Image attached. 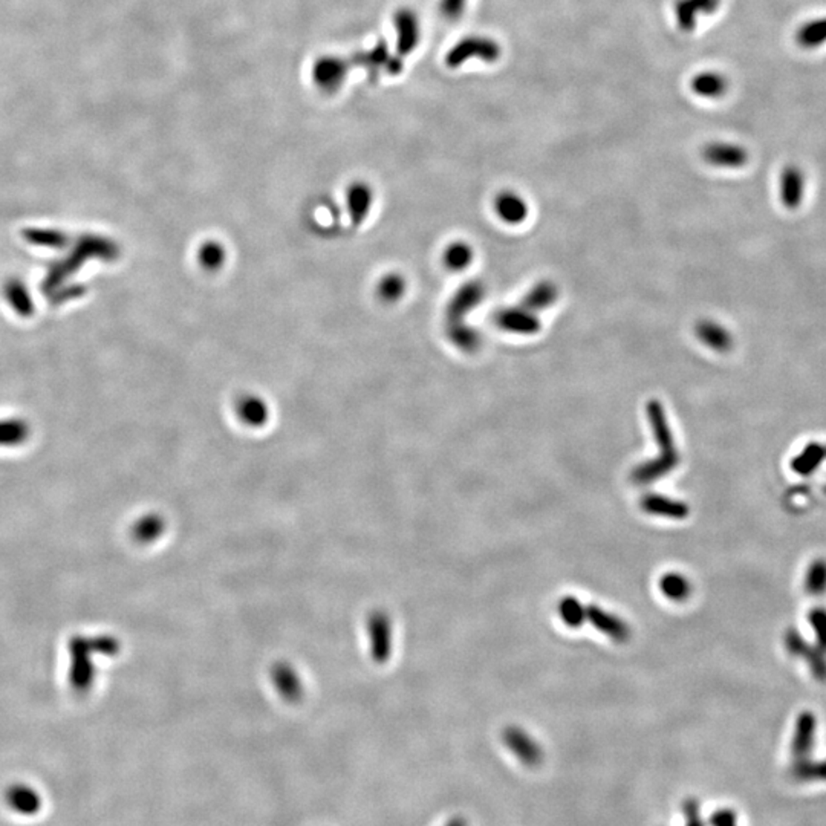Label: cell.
Returning <instances> with one entry per match:
<instances>
[{
    "label": "cell",
    "mask_w": 826,
    "mask_h": 826,
    "mask_svg": "<svg viewBox=\"0 0 826 826\" xmlns=\"http://www.w3.org/2000/svg\"><path fill=\"white\" fill-rule=\"evenodd\" d=\"M70 682L71 688L77 693H88L94 688L96 667L94 663L96 655H115L118 652V641L109 635L102 637H85L74 635L70 646Z\"/></svg>",
    "instance_id": "obj_1"
},
{
    "label": "cell",
    "mask_w": 826,
    "mask_h": 826,
    "mask_svg": "<svg viewBox=\"0 0 826 826\" xmlns=\"http://www.w3.org/2000/svg\"><path fill=\"white\" fill-rule=\"evenodd\" d=\"M647 416L651 421L654 435H655L656 444L660 447V455L656 458L647 461L645 464L638 465L632 471V480L646 486L652 484L655 480H661L666 476L669 471L677 467L680 463V455H678L675 439L672 435L671 427L667 422L666 412L658 401H651L647 405Z\"/></svg>",
    "instance_id": "obj_2"
},
{
    "label": "cell",
    "mask_w": 826,
    "mask_h": 826,
    "mask_svg": "<svg viewBox=\"0 0 826 826\" xmlns=\"http://www.w3.org/2000/svg\"><path fill=\"white\" fill-rule=\"evenodd\" d=\"M473 57L484 60L487 63H495L496 60L501 57V46L493 38H484V36H469L450 49V53L446 57V63L450 68H459L461 64H464L467 60L473 59Z\"/></svg>",
    "instance_id": "obj_3"
},
{
    "label": "cell",
    "mask_w": 826,
    "mask_h": 826,
    "mask_svg": "<svg viewBox=\"0 0 826 826\" xmlns=\"http://www.w3.org/2000/svg\"><path fill=\"white\" fill-rule=\"evenodd\" d=\"M495 323L499 330L514 336H534L540 332L542 323L538 314L523 305L502 308L495 314Z\"/></svg>",
    "instance_id": "obj_4"
},
{
    "label": "cell",
    "mask_w": 826,
    "mask_h": 826,
    "mask_svg": "<svg viewBox=\"0 0 826 826\" xmlns=\"http://www.w3.org/2000/svg\"><path fill=\"white\" fill-rule=\"evenodd\" d=\"M703 158L718 169H741L748 163V150L735 143L713 141L704 146Z\"/></svg>",
    "instance_id": "obj_5"
},
{
    "label": "cell",
    "mask_w": 826,
    "mask_h": 826,
    "mask_svg": "<svg viewBox=\"0 0 826 826\" xmlns=\"http://www.w3.org/2000/svg\"><path fill=\"white\" fill-rule=\"evenodd\" d=\"M486 297V285L480 280H471L455 294L454 299L448 305V321L450 325L464 323V315L480 306Z\"/></svg>",
    "instance_id": "obj_6"
},
{
    "label": "cell",
    "mask_w": 826,
    "mask_h": 826,
    "mask_svg": "<svg viewBox=\"0 0 826 826\" xmlns=\"http://www.w3.org/2000/svg\"><path fill=\"white\" fill-rule=\"evenodd\" d=\"M5 804L13 813L19 816L34 817L42 811V795L31 785L13 784L5 789Z\"/></svg>",
    "instance_id": "obj_7"
},
{
    "label": "cell",
    "mask_w": 826,
    "mask_h": 826,
    "mask_svg": "<svg viewBox=\"0 0 826 826\" xmlns=\"http://www.w3.org/2000/svg\"><path fill=\"white\" fill-rule=\"evenodd\" d=\"M779 197L788 210H797L805 197V175L799 165H785L779 176Z\"/></svg>",
    "instance_id": "obj_8"
},
{
    "label": "cell",
    "mask_w": 826,
    "mask_h": 826,
    "mask_svg": "<svg viewBox=\"0 0 826 826\" xmlns=\"http://www.w3.org/2000/svg\"><path fill=\"white\" fill-rule=\"evenodd\" d=\"M504 741H505L506 747L510 748V752L516 755L517 759L528 765V767H536V765L542 763V759H544L542 748L522 729H519V727L506 729L505 733H504Z\"/></svg>",
    "instance_id": "obj_9"
},
{
    "label": "cell",
    "mask_w": 826,
    "mask_h": 826,
    "mask_svg": "<svg viewBox=\"0 0 826 826\" xmlns=\"http://www.w3.org/2000/svg\"><path fill=\"white\" fill-rule=\"evenodd\" d=\"M493 207L501 222L514 227L523 224L530 214L527 199L521 193L513 190H502L497 193L493 201Z\"/></svg>",
    "instance_id": "obj_10"
},
{
    "label": "cell",
    "mask_w": 826,
    "mask_h": 826,
    "mask_svg": "<svg viewBox=\"0 0 826 826\" xmlns=\"http://www.w3.org/2000/svg\"><path fill=\"white\" fill-rule=\"evenodd\" d=\"M695 336L701 341V345L720 354L730 352L735 346V338L730 330L713 319L699 321L695 325Z\"/></svg>",
    "instance_id": "obj_11"
},
{
    "label": "cell",
    "mask_w": 826,
    "mask_h": 826,
    "mask_svg": "<svg viewBox=\"0 0 826 826\" xmlns=\"http://www.w3.org/2000/svg\"><path fill=\"white\" fill-rule=\"evenodd\" d=\"M721 5V0H677L675 17L682 32H692L701 16H710Z\"/></svg>",
    "instance_id": "obj_12"
},
{
    "label": "cell",
    "mask_w": 826,
    "mask_h": 826,
    "mask_svg": "<svg viewBox=\"0 0 826 826\" xmlns=\"http://www.w3.org/2000/svg\"><path fill=\"white\" fill-rule=\"evenodd\" d=\"M587 620L591 622L596 630L608 635L611 640L617 641V643H624V641L630 640V626L624 623L620 617L613 615V613H609L605 609L598 608V606H589V608H587Z\"/></svg>",
    "instance_id": "obj_13"
},
{
    "label": "cell",
    "mask_w": 826,
    "mask_h": 826,
    "mask_svg": "<svg viewBox=\"0 0 826 826\" xmlns=\"http://www.w3.org/2000/svg\"><path fill=\"white\" fill-rule=\"evenodd\" d=\"M347 72V63L337 57H325L314 64V80L321 89L332 92L340 88Z\"/></svg>",
    "instance_id": "obj_14"
},
{
    "label": "cell",
    "mask_w": 826,
    "mask_h": 826,
    "mask_svg": "<svg viewBox=\"0 0 826 826\" xmlns=\"http://www.w3.org/2000/svg\"><path fill=\"white\" fill-rule=\"evenodd\" d=\"M398 31V53H412L420 40V21L411 10H400L395 16Z\"/></svg>",
    "instance_id": "obj_15"
},
{
    "label": "cell",
    "mask_w": 826,
    "mask_h": 826,
    "mask_svg": "<svg viewBox=\"0 0 826 826\" xmlns=\"http://www.w3.org/2000/svg\"><path fill=\"white\" fill-rule=\"evenodd\" d=\"M557 299H559L557 285L549 280H540L528 291L521 305L538 314V313L553 308Z\"/></svg>",
    "instance_id": "obj_16"
},
{
    "label": "cell",
    "mask_w": 826,
    "mask_h": 826,
    "mask_svg": "<svg viewBox=\"0 0 826 826\" xmlns=\"http://www.w3.org/2000/svg\"><path fill=\"white\" fill-rule=\"evenodd\" d=\"M690 88L697 96L704 98H720L729 91V80L716 71H704L693 77Z\"/></svg>",
    "instance_id": "obj_17"
},
{
    "label": "cell",
    "mask_w": 826,
    "mask_h": 826,
    "mask_svg": "<svg viewBox=\"0 0 826 826\" xmlns=\"http://www.w3.org/2000/svg\"><path fill=\"white\" fill-rule=\"evenodd\" d=\"M641 506L646 513L669 519H684L688 514V504L660 495L646 496Z\"/></svg>",
    "instance_id": "obj_18"
},
{
    "label": "cell",
    "mask_w": 826,
    "mask_h": 826,
    "mask_svg": "<svg viewBox=\"0 0 826 826\" xmlns=\"http://www.w3.org/2000/svg\"><path fill=\"white\" fill-rule=\"evenodd\" d=\"M357 64H362L366 70L375 74L381 68H386L390 74H398L403 70V63L396 59H389L388 48L383 42L379 43L372 51L369 53H360L357 55Z\"/></svg>",
    "instance_id": "obj_19"
},
{
    "label": "cell",
    "mask_w": 826,
    "mask_h": 826,
    "mask_svg": "<svg viewBox=\"0 0 826 826\" xmlns=\"http://www.w3.org/2000/svg\"><path fill=\"white\" fill-rule=\"evenodd\" d=\"M816 735V720L810 713L802 714L797 721V729L793 738V755L797 759H806V755L813 750Z\"/></svg>",
    "instance_id": "obj_20"
},
{
    "label": "cell",
    "mask_w": 826,
    "mask_h": 826,
    "mask_svg": "<svg viewBox=\"0 0 826 826\" xmlns=\"http://www.w3.org/2000/svg\"><path fill=\"white\" fill-rule=\"evenodd\" d=\"M796 42L804 49H816L826 43V17L808 21L796 32Z\"/></svg>",
    "instance_id": "obj_21"
},
{
    "label": "cell",
    "mask_w": 826,
    "mask_h": 826,
    "mask_svg": "<svg viewBox=\"0 0 826 826\" xmlns=\"http://www.w3.org/2000/svg\"><path fill=\"white\" fill-rule=\"evenodd\" d=\"M473 259H475L473 248L470 246V244L463 242V240L450 244L447 250L444 251V263L450 271H464L471 265Z\"/></svg>",
    "instance_id": "obj_22"
},
{
    "label": "cell",
    "mask_w": 826,
    "mask_h": 826,
    "mask_svg": "<svg viewBox=\"0 0 826 826\" xmlns=\"http://www.w3.org/2000/svg\"><path fill=\"white\" fill-rule=\"evenodd\" d=\"M825 458L826 450L823 446L819 443L806 444L804 450L793 459L791 467L800 475H810L822 464V461Z\"/></svg>",
    "instance_id": "obj_23"
},
{
    "label": "cell",
    "mask_w": 826,
    "mask_h": 826,
    "mask_svg": "<svg viewBox=\"0 0 826 826\" xmlns=\"http://www.w3.org/2000/svg\"><path fill=\"white\" fill-rule=\"evenodd\" d=\"M660 589L672 602H682L690 596L692 585L680 572H667L660 580Z\"/></svg>",
    "instance_id": "obj_24"
},
{
    "label": "cell",
    "mask_w": 826,
    "mask_h": 826,
    "mask_svg": "<svg viewBox=\"0 0 826 826\" xmlns=\"http://www.w3.org/2000/svg\"><path fill=\"white\" fill-rule=\"evenodd\" d=\"M560 619L570 628H580L587 620V608L576 597L562 598L557 606Z\"/></svg>",
    "instance_id": "obj_25"
},
{
    "label": "cell",
    "mask_w": 826,
    "mask_h": 826,
    "mask_svg": "<svg viewBox=\"0 0 826 826\" xmlns=\"http://www.w3.org/2000/svg\"><path fill=\"white\" fill-rule=\"evenodd\" d=\"M28 437V427L25 422L2 421L0 422V447H16L23 443Z\"/></svg>",
    "instance_id": "obj_26"
},
{
    "label": "cell",
    "mask_w": 826,
    "mask_h": 826,
    "mask_svg": "<svg viewBox=\"0 0 826 826\" xmlns=\"http://www.w3.org/2000/svg\"><path fill=\"white\" fill-rule=\"evenodd\" d=\"M163 527L164 525H163L161 517H143V519H139L138 522L135 523L134 538H137L138 542H143V544H150L152 540H155L158 536H161Z\"/></svg>",
    "instance_id": "obj_27"
},
{
    "label": "cell",
    "mask_w": 826,
    "mask_h": 826,
    "mask_svg": "<svg viewBox=\"0 0 826 826\" xmlns=\"http://www.w3.org/2000/svg\"><path fill=\"white\" fill-rule=\"evenodd\" d=\"M806 591L813 596H821L826 592V562L825 560H816L810 570L806 572L805 579Z\"/></svg>",
    "instance_id": "obj_28"
},
{
    "label": "cell",
    "mask_w": 826,
    "mask_h": 826,
    "mask_svg": "<svg viewBox=\"0 0 826 826\" xmlns=\"http://www.w3.org/2000/svg\"><path fill=\"white\" fill-rule=\"evenodd\" d=\"M793 774L799 780H825L826 763H810L808 759H800L793 767Z\"/></svg>",
    "instance_id": "obj_29"
},
{
    "label": "cell",
    "mask_w": 826,
    "mask_h": 826,
    "mask_svg": "<svg viewBox=\"0 0 826 826\" xmlns=\"http://www.w3.org/2000/svg\"><path fill=\"white\" fill-rule=\"evenodd\" d=\"M405 288V283L403 279L398 278V276H390L389 279H384L381 285H380V293L383 294V297H386V299L396 300L403 296Z\"/></svg>",
    "instance_id": "obj_30"
},
{
    "label": "cell",
    "mask_w": 826,
    "mask_h": 826,
    "mask_svg": "<svg viewBox=\"0 0 826 826\" xmlns=\"http://www.w3.org/2000/svg\"><path fill=\"white\" fill-rule=\"evenodd\" d=\"M240 415L246 418V421L259 422L265 416V405H262L259 400H244L240 405Z\"/></svg>",
    "instance_id": "obj_31"
},
{
    "label": "cell",
    "mask_w": 826,
    "mask_h": 826,
    "mask_svg": "<svg viewBox=\"0 0 826 826\" xmlns=\"http://www.w3.org/2000/svg\"><path fill=\"white\" fill-rule=\"evenodd\" d=\"M201 261L207 268H216L224 262V250L218 244H208L201 251Z\"/></svg>",
    "instance_id": "obj_32"
},
{
    "label": "cell",
    "mask_w": 826,
    "mask_h": 826,
    "mask_svg": "<svg viewBox=\"0 0 826 826\" xmlns=\"http://www.w3.org/2000/svg\"><path fill=\"white\" fill-rule=\"evenodd\" d=\"M467 0H441L439 11L447 21H458L464 13Z\"/></svg>",
    "instance_id": "obj_33"
},
{
    "label": "cell",
    "mask_w": 826,
    "mask_h": 826,
    "mask_svg": "<svg viewBox=\"0 0 826 826\" xmlns=\"http://www.w3.org/2000/svg\"><path fill=\"white\" fill-rule=\"evenodd\" d=\"M811 626L816 632L821 646L826 649V609H814L810 615Z\"/></svg>",
    "instance_id": "obj_34"
},
{
    "label": "cell",
    "mask_w": 826,
    "mask_h": 826,
    "mask_svg": "<svg viewBox=\"0 0 826 826\" xmlns=\"http://www.w3.org/2000/svg\"><path fill=\"white\" fill-rule=\"evenodd\" d=\"M712 826H736V814L730 810H721L714 813L712 821Z\"/></svg>",
    "instance_id": "obj_35"
},
{
    "label": "cell",
    "mask_w": 826,
    "mask_h": 826,
    "mask_svg": "<svg viewBox=\"0 0 826 826\" xmlns=\"http://www.w3.org/2000/svg\"><path fill=\"white\" fill-rule=\"evenodd\" d=\"M684 814L688 816V826H703V823L699 821V810L697 800L688 799V802L684 804Z\"/></svg>",
    "instance_id": "obj_36"
},
{
    "label": "cell",
    "mask_w": 826,
    "mask_h": 826,
    "mask_svg": "<svg viewBox=\"0 0 826 826\" xmlns=\"http://www.w3.org/2000/svg\"><path fill=\"white\" fill-rule=\"evenodd\" d=\"M446 826H467V822H465L464 819H461V817H455V819L448 822Z\"/></svg>",
    "instance_id": "obj_37"
},
{
    "label": "cell",
    "mask_w": 826,
    "mask_h": 826,
    "mask_svg": "<svg viewBox=\"0 0 826 826\" xmlns=\"http://www.w3.org/2000/svg\"><path fill=\"white\" fill-rule=\"evenodd\" d=\"M825 450H826V447H825Z\"/></svg>",
    "instance_id": "obj_38"
}]
</instances>
